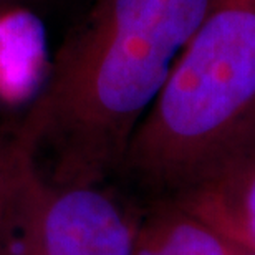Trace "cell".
I'll list each match as a JSON object with an SVG mask.
<instances>
[{
	"mask_svg": "<svg viewBox=\"0 0 255 255\" xmlns=\"http://www.w3.org/2000/svg\"><path fill=\"white\" fill-rule=\"evenodd\" d=\"M217 0H96L66 35L15 136L55 182L98 184Z\"/></svg>",
	"mask_w": 255,
	"mask_h": 255,
	"instance_id": "obj_1",
	"label": "cell"
},
{
	"mask_svg": "<svg viewBox=\"0 0 255 255\" xmlns=\"http://www.w3.org/2000/svg\"><path fill=\"white\" fill-rule=\"evenodd\" d=\"M255 152V2L217 0L142 118L121 167L159 187L209 186Z\"/></svg>",
	"mask_w": 255,
	"mask_h": 255,
	"instance_id": "obj_2",
	"label": "cell"
},
{
	"mask_svg": "<svg viewBox=\"0 0 255 255\" xmlns=\"http://www.w3.org/2000/svg\"><path fill=\"white\" fill-rule=\"evenodd\" d=\"M136 234L106 189L50 181L30 154L0 229V255H132Z\"/></svg>",
	"mask_w": 255,
	"mask_h": 255,
	"instance_id": "obj_3",
	"label": "cell"
},
{
	"mask_svg": "<svg viewBox=\"0 0 255 255\" xmlns=\"http://www.w3.org/2000/svg\"><path fill=\"white\" fill-rule=\"evenodd\" d=\"M48 65L42 22L28 10L0 2V100H32Z\"/></svg>",
	"mask_w": 255,
	"mask_h": 255,
	"instance_id": "obj_4",
	"label": "cell"
},
{
	"mask_svg": "<svg viewBox=\"0 0 255 255\" xmlns=\"http://www.w3.org/2000/svg\"><path fill=\"white\" fill-rule=\"evenodd\" d=\"M132 255H237L226 236L202 221L179 216L137 229Z\"/></svg>",
	"mask_w": 255,
	"mask_h": 255,
	"instance_id": "obj_5",
	"label": "cell"
},
{
	"mask_svg": "<svg viewBox=\"0 0 255 255\" xmlns=\"http://www.w3.org/2000/svg\"><path fill=\"white\" fill-rule=\"evenodd\" d=\"M209 186L222 191L224 197L241 199L237 204L236 222L249 241L255 244V152L229 167Z\"/></svg>",
	"mask_w": 255,
	"mask_h": 255,
	"instance_id": "obj_6",
	"label": "cell"
},
{
	"mask_svg": "<svg viewBox=\"0 0 255 255\" xmlns=\"http://www.w3.org/2000/svg\"><path fill=\"white\" fill-rule=\"evenodd\" d=\"M28 156L30 151L17 139L15 134L10 139H0V229H2L13 187Z\"/></svg>",
	"mask_w": 255,
	"mask_h": 255,
	"instance_id": "obj_7",
	"label": "cell"
},
{
	"mask_svg": "<svg viewBox=\"0 0 255 255\" xmlns=\"http://www.w3.org/2000/svg\"><path fill=\"white\" fill-rule=\"evenodd\" d=\"M242 2H255V0H242Z\"/></svg>",
	"mask_w": 255,
	"mask_h": 255,
	"instance_id": "obj_8",
	"label": "cell"
}]
</instances>
